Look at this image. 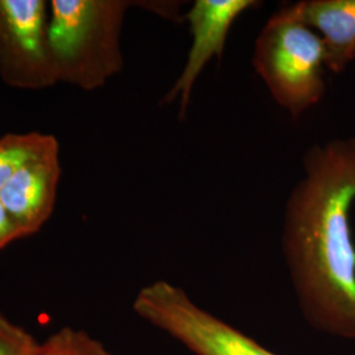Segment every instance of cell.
<instances>
[{
    "instance_id": "obj_7",
    "label": "cell",
    "mask_w": 355,
    "mask_h": 355,
    "mask_svg": "<svg viewBox=\"0 0 355 355\" xmlns=\"http://www.w3.org/2000/svg\"><path fill=\"white\" fill-rule=\"evenodd\" d=\"M61 175L60 144L51 135L0 191V203L21 232L23 239L37 233L49 220Z\"/></svg>"
},
{
    "instance_id": "obj_6",
    "label": "cell",
    "mask_w": 355,
    "mask_h": 355,
    "mask_svg": "<svg viewBox=\"0 0 355 355\" xmlns=\"http://www.w3.org/2000/svg\"><path fill=\"white\" fill-rule=\"evenodd\" d=\"M255 0H196L184 20L190 24L192 44L182 74L164 98L166 104L179 102V119H184L192 89L204 67L214 58L223 57L229 31L242 13L255 8Z\"/></svg>"
},
{
    "instance_id": "obj_11",
    "label": "cell",
    "mask_w": 355,
    "mask_h": 355,
    "mask_svg": "<svg viewBox=\"0 0 355 355\" xmlns=\"http://www.w3.org/2000/svg\"><path fill=\"white\" fill-rule=\"evenodd\" d=\"M41 343L0 313V355H36Z\"/></svg>"
},
{
    "instance_id": "obj_10",
    "label": "cell",
    "mask_w": 355,
    "mask_h": 355,
    "mask_svg": "<svg viewBox=\"0 0 355 355\" xmlns=\"http://www.w3.org/2000/svg\"><path fill=\"white\" fill-rule=\"evenodd\" d=\"M36 355H111V353L89 333L64 328L41 343Z\"/></svg>"
},
{
    "instance_id": "obj_4",
    "label": "cell",
    "mask_w": 355,
    "mask_h": 355,
    "mask_svg": "<svg viewBox=\"0 0 355 355\" xmlns=\"http://www.w3.org/2000/svg\"><path fill=\"white\" fill-rule=\"evenodd\" d=\"M133 309L195 355H278L195 304L183 288L166 280L141 288Z\"/></svg>"
},
{
    "instance_id": "obj_2",
    "label": "cell",
    "mask_w": 355,
    "mask_h": 355,
    "mask_svg": "<svg viewBox=\"0 0 355 355\" xmlns=\"http://www.w3.org/2000/svg\"><path fill=\"white\" fill-rule=\"evenodd\" d=\"M128 0H51L49 49L57 83L95 91L123 70L121 31Z\"/></svg>"
},
{
    "instance_id": "obj_9",
    "label": "cell",
    "mask_w": 355,
    "mask_h": 355,
    "mask_svg": "<svg viewBox=\"0 0 355 355\" xmlns=\"http://www.w3.org/2000/svg\"><path fill=\"white\" fill-rule=\"evenodd\" d=\"M51 135L41 132L7 133L0 137V191L15 173L48 142Z\"/></svg>"
},
{
    "instance_id": "obj_12",
    "label": "cell",
    "mask_w": 355,
    "mask_h": 355,
    "mask_svg": "<svg viewBox=\"0 0 355 355\" xmlns=\"http://www.w3.org/2000/svg\"><path fill=\"white\" fill-rule=\"evenodd\" d=\"M23 239L21 232L16 227L12 218L0 203V250L11 242Z\"/></svg>"
},
{
    "instance_id": "obj_5",
    "label": "cell",
    "mask_w": 355,
    "mask_h": 355,
    "mask_svg": "<svg viewBox=\"0 0 355 355\" xmlns=\"http://www.w3.org/2000/svg\"><path fill=\"white\" fill-rule=\"evenodd\" d=\"M45 0H0V78L13 89H49L57 83L49 49Z\"/></svg>"
},
{
    "instance_id": "obj_1",
    "label": "cell",
    "mask_w": 355,
    "mask_h": 355,
    "mask_svg": "<svg viewBox=\"0 0 355 355\" xmlns=\"http://www.w3.org/2000/svg\"><path fill=\"white\" fill-rule=\"evenodd\" d=\"M286 204L282 245L306 322L355 341V139L313 145Z\"/></svg>"
},
{
    "instance_id": "obj_3",
    "label": "cell",
    "mask_w": 355,
    "mask_h": 355,
    "mask_svg": "<svg viewBox=\"0 0 355 355\" xmlns=\"http://www.w3.org/2000/svg\"><path fill=\"white\" fill-rule=\"evenodd\" d=\"M254 70L293 119L325 94V48L320 35L288 15L274 13L254 44Z\"/></svg>"
},
{
    "instance_id": "obj_8",
    "label": "cell",
    "mask_w": 355,
    "mask_h": 355,
    "mask_svg": "<svg viewBox=\"0 0 355 355\" xmlns=\"http://www.w3.org/2000/svg\"><path fill=\"white\" fill-rule=\"evenodd\" d=\"M280 11L316 29L325 48V66L340 74L355 58V0H302Z\"/></svg>"
}]
</instances>
